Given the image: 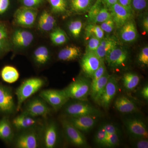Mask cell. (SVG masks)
<instances>
[{
  "label": "cell",
  "mask_w": 148,
  "mask_h": 148,
  "mask_svg": "<svg viewBox=\"0 0 148 148\" xmlns=\"http://www.w3.org/2000/svg\"><path fill=\"white\" fill-rule=\"evenodd\" d=\"M111 15L110 11L107 8L104 6L101 10L100 14H98L95 17V19L93 21V24H101L104 21L108 20L110 18Z\"/></svg>",
  "instance_id": "37"
},
{
  "label": "cell",
  "mask_w": 148,
  "mask_h": 148,
  "mask_svg": "<svg viewBox=\"0 0 148 148\" xmlns=\"http://www.w3.org/2000/svg\"><path fill=\"white\" fill-rule=\"evenodd\" d=\"M40 18H42L50 24H53L54 25L56 24V20L54 17L46 11L43 12L40 16Z\"/></svg>",
  "instance_id": "46"
},
{
  "label": "cell",
  "mask_w": 148,
  "mask_h": 148,
  "mask_svg": "<svg viewBox=\"0 0 148 148\" xmlns=\"http://www.w3.org/2000/svg\"><path fill=\"white\" fill-rule=\"evenodd\" d=\"M87 40L86 51H94L100 45L101 40L94 36H90L86 39Z\"/></svg>",
  "instance_id": "38"
},
{
  "label": "cell",
  "mask_w": 148,
  "mask_h": 148,
  "mask_svg": "<svg viewBox=\"0 0 148 148\" xmlns=\"http://www.w3.org/2000/svg\"><path fill=\"white\" fill-rule=\"evenodd\" d=\"M23 112L34 117H46L50 113V109L47 103L40 97L34 98L29 101L25 106Z\"/></svg>",
  "instance_id": "11"
},
{
  "label": "cell",
  "mask_w": 148,
  "mask_h": 148,
  "mask_svg": "<svg viewBox=\"0 0 148 148\" xmlns=\"http://www.w3.org/2000/svg\"><path fill=\"white\" fill-rule=\"evenodd\" d=\"M65 113L70 117L93 116L101 117L103 112L99 109L84 101L74 102L66 106Z\"/></svg>",
  "instance_id": "3"
},
{
  "label": "cell",
  "mask_w": 148,
  "mask_h": 148,
  "mask_svg": "<svg viewBox=\"0 0 148 148\" xmlns=\"http://www.w3.org/2000/svg\"><path fill=\"white\" fill-rule=\"evenodd\" d=\"M122 81L123 86L126 90L133 91L140 84V77L137 74L127 72L123 75Z\"/></svg>",
  "instance_id": "25"
},
{
  "label": "cell",
  "mask_w": 148,
  "mask_h": 148,
  "mask_svg": "<svg viewBox=\"0 0 148 148\" xmlns=\"http://www.w3.org/2000/svg\"><path fill=\"white\" fill-rule=\"evenodd\" d=\"M98 117L89 116L69 117L67 120L81 132H88L95 126Z\"/></svg>",
  "instance_id": "15"
},
{
  "label": "cell",
  "mask_w": 148,
  "mask_h": 148,
  "mask_svg": "<svg viewBox=\"0 0 148 148\" xmlns=\"http://www.w3.org/2000/svg\"><path fill=\"white\" fill-rule=\"evenodd\" d=\"M141 94L142 97L145 100L148 101V85L146 84L142 88L141 91Z\"/></svg>",
  "instance_id": "52"
},
{
  "label": "cell",
  "mask_w": 148,
  "mask_h": 148,
  "mask_svg": "<svg viewBox=\"0 0 148 148\" xmlns=\"http://www.w3.org/2000/svg\"><path fill=\"white\" fill-rule=\"evenodd\" d=\"M16 110L13 94L8 88L0 84V112L12 113Z\"/></svg>",
  "instance_id": "14"
},
{
  "label": "cell",
  "mask_w": 148,
  "mask_h": 148,
  "mask_svg": "<svg viewBox=\"0 0 148 148\" xmlns=\"http://www.w3.org/2000/svg\"><path fill=\"white\" fill-rule=\"evenodd\" d=\"M51 10L54 13L62 14L66 12L68 8L66 0H48Z\"/></svg>",
  "instance_id": "32"
},
{
  "label": "cell",
  "mask_w": 148,
  "mask_h": 148,
  "mask_svg": "<svg viewBox=\"0 0 148 148\" xmlns=\"http://www.w3.org/2000/svg\"><path fill=\"white\" fill-rule=\"evenodd\" d=\"M107 71V69H106V64H105V61H103L101 63V66L94 72V74L92 75V77L91 78V84H93L96 81L98 80L99 78H100L101 77L103 76Z\"/></svg>",
  "instance_id": "39"
},
{
  "label": "cell",
  "mask_w": 148,
  "mask_h": 148,
  "mask_svg": "<svg viewBox=\"0 0 148 148\" xmlns=\"http://www.w3.org/2000/svg\"><path fill=\"white\" fill-rule=\"evenodd\" d=\"M58 138L57 125L54 122H50L46 125L44 131V146L46 148L55 147L58 143Z\"/></svg>",
  "instance_id": "18"
},
{
  "label": "cell",
  "mask_w": 148,
  "mask_h": 148,
  "mask_svg": "<svg viewBox=\"0 0 148 148\" xmlns=\"http://www.w3.org/2000/svg\"><path fill=\"white\" fill-rule=\"evenodd\" d=\"M37 10L33 8L23 6L19 8L14 14V21L16 24L21 27H32L36 19Z\"/></svg>",
  "instance_id": "10"
},
{
  "label": "cell",
  "mask_w": 148,
  "mask_h": 148,
  "mask_svg": "<svg viewBox=\"0 0 148 148\" xmlns=\"http://www.w3.org/2000/svg\"><path fill=\"white\" fill-rule=\"evenodd\" d=\"M107 136L106 131L100 126L95 133L94 141L98 146L104 147Z\"/></svg>",
  "instance_id": "36"
},
{
  "label": "cell",
  "mask_w": 148,
  "mask_h": 148,
  "mask_svg": "<svg viewBox=\"0 0 148 148\" xmlns=\"http://www.w3.org/2000/svg\"><path fill=\"white\" fill-rule=\"evenodd\" d=\"M105 6L101 0H96L88 11L87 21L88 24H92L95 17L100 14L101 10Z\"/></svg>",
  "instance_id": "31"
},
{
  "label": "cell",
  "mask_w": 148,
  "mask_h": 148,
  "mask_svg": "<svg viewBox=\"0 0 148 148\" xmlns=\"http://www.w3.org/2000/svg\"><path fill=\"white\" fill-rule=\"evenodd\" d=\"M10 5L9 0H0V14L5 13Z\"/></svg>",
  "instance_id": "47"
},
{
  "label": "cell",
  "mask_w": 148,
  "mask_h": 148,
  "mask_svg": "<svg viewBox=\"0 0 148 148\" xmlns=\"http://www.w3.org/2000/svg\"><path fill=\"white\" fill-rule=\"evenodd\" d=\"M103 61H101L95 52L86 51L81 60V66L86 77L91 78Z\"/></svg>",
  "instance_id": "13"
},
{
  "label": "cell",
  "mask_w": 148,
  "mask_h": 148,
  "mask_svg": "<svg viewBox=\"0 0 148 148\" xmlns=\"http://www.w3.org/2000/svg\"><path fill=\"white\" fill-rule=\"evenodd\" d=\"M114 106L117 110L123 114L133 113L139 111L136 104L123 95H120L116 98Z\"/></svg>",
  "instance_id": "20"
},
{
  "label": "cell",
  "mask_w": 148,
  "mask_h": 148,
  "mask_svg": "<svg viewBox=\"0 0 148 148\" xmlns=\"http://www.w3.org/2000/svg\"><path fill=\"white\" fill-rule=\"evenodd\" d=\"M34 59L37 64L42 66L47 63L50 58L49 51L45 46H40L35 50Z\"/></svg>",
  "instance_id": "28"
},
{
  "label": "cell",
  "mask_w": 148,
  "mask_h": 148,
  "mask_svg": "<svg viewBox=\"0 0 148 148\" xmlns=\"http://www.w3.org/2000/svg\"><path fill=\"white\" fill-rule=\"evenodd\" d=\"M104 6L109 9L112 6L118 3V0H101Z\"/></svg>",
  "instance_id": "50"
},
{
  "label": "cell",
  "mask_w": 148,
  "mask_h": 148,
  "mask_svg": "<svg viewBox=\"0 0 148 148\" xmlns=\"http://www.w3.org/2000/svg\"><path fill=\"white\" fill-rule=\"evenodd\" d=\"M106 133L109 135L113 134H120V131L118 127L112 123H103L101 125Z\"/></svg>",
  "instance_id": "42"
},
{
  "label": "cell",
  "mask_w": 148,
  "mask_h": 148,
  "mask_svg": "<svg viewBox=\"0 0 148 148\" xmlns=\"http://www.w3.org/2000/svg\"><path fill=\"white\" fill-rule=\"evenodd\" d=\"M83 24L79 19L71 21L68 26L69 32L74 38H77L79 37L82 31Z\"/></svg>",
  "instance_id": "33"
},
{
  "label": "cell",
  "mask_w": 148,
  "mask_h": 148,
  "mask_svg": "<svg viewBox=\"0 0 148 148\" xmlns=\"http://www.w3.org/2000/svg\"><path fill=\"white\" fill-rule=\"evenodd\" d=\"M120 134H113L109 135L107 134V138L104 147H114L119 145Z\"/></svg>",
  "instance_id": "34"
},
{
  "label": "cell",
  "mask_w": 148,
  "mask_h": 148,
  "mask_svg": "<svg viewBox=\"0 0 148 148\" xmlns=\"http://www.w3.org/2000/svg\"><path fill=\"white\" fill-rule=\"evenodd\" d=\"M91 85V81L88 79L81 77L71 83L63 90L70 99L85 101L90 95Z\"/></svg>",
  "instance_id": "2"
},
{
  "label": "cell",
  "mask_w": 148,
  "mask_h": 148,
  "mask_svg": "<svg viewBox=\"0 0 148 148\" xmlns=\"http://www.w3.org/2000/svg\"><path fill=\"white\" fill-rule=\"evenodd\" d=\"M100 27L105 33L110 34L115 28L114 22L112 17L100 24Z\"/></svg>",
  "instance_id": "41"
},
{
  "label": "cell",
  "mask_w": 148,
  "mask_h": 148,
  "mask_svg": "<svg viewBox=\"0 0 148 148\" xmlns=\"http://www.w3.org/2000/svg\"><path fill=\"white\" fill-rule=\"evenodd\" d=\"M34 39V35L31 32L26 30L18 29L13 33L12 41L15 46L24 48L30 45Z\"/></svg>",
  "instance_id": "22"
},
{
  "label": "cell",
  "mask_w": 148,
  "mask_h": 148,
  "mask_svg": "<svg viewBox=\"0 0 148 148\" xmlns=\"http://www.w3.org/2000/svg\"><path fill=\"white\" fill-rule=\"evenodd\" d=\"M124 124L132 139H148L147 126L143 120L138 118H128L124 120Z\"/></svg>",
  "instance_id": "6"
},
{
  "label": "cell",
  "mask_w": 148,
  "mask_h": 148,
  "mask_svg": "<svg viewBox=\"0 0 148 148\" xmlns=\"http://www.w3.org/2000/svg\"><path fill=\"white\" fill-rule=\"evenodd\" d=\"M118 89L119 82L117 77L115 75H111L99 100L98 105L103 107L105 110H108L115 97Z\"/></svg>",
  "instance_id": "8"
},
{
  "label": "cell",
  "mask_w": 148,
  "mask_h": 148,
  "mask_svg": "<svg viewBox=\"0 0 148 148\" xmlns=\"http://www.w3.org/2000/svg\"><path fill=\"white\" fill-rule=\"evenodd\" d=\"M38 26L39 28L42 31H44V32H49L53 29L55 25L50 24L39 17L38 22Z\"/></svg>",
  "instance_id": "43"
},
{
  "label": "cell",
  "mask_w": 148,
  "mask_h": 148,
  "mask_svg": "<svg viewBox=\"0 0 148 148\" xmlns=\"http://www.w3.org/2000/svg\"><path fill=\"white\" fill-rule=\"evenodd\" d=\"M118 3L126 8L133 11L131 7V0H118Z\"/></svg>",
  "instance_id": "49"
},
{
  "label": "cell",
  "mask_w": 148,
  "mask_h": 148,
  "mask_svg": "<svg viewBox=\"0 0 148 148\" xmlns=\"http://www.w3.org/2000/svg\"><path fill=\"white\" fill-rule=\"evenodd\" d=\"M12 124L8 119L0 120V139L9 143L13 140L14 134Z\"/></svg>",
  "instance_id": "24"
},
{
  "label": "cell",
  "mask_w": 148,
  "mask_h": 148,
  "mask_svg": "<svg viewBox=\"0 0 148 148\" xmlns=\"http://www.w3.org/2000/svg\"><path fill=\"white\" fill-rule=\"evenodd\" d=\"M118 45L117 40L114 36L104 37L94 52L101 61H105L107 54Z\"/></svg>",
  "instance_id": "19"
},
{
  "label": "cell",
  "mask_w": 148,
  "mask_h": 148,
  "mask_svg": "<svg viewBox=\"0 0 148 148\" xmlns=\"http://www.w3.org/2000/svg\"><path fill=\"white\" fill-rule=\"evenodd\" d=\"M50 39L53 44L61 45L68 41V37L66 32L59 28H56L51 33Z\"/></svg>",
  "instance_id": "29"
},
{
  "label": "cell",
  "mask_w": 148,
  "mask_h": 148,
  "mask_svg": "<svg viewBox=\"0 0 148 148\" xmlns=\"http://www.w3.org/2000/svg\"><path fill=\"white\" fill-rule=\"evenodd\" d=\"M39 95L55 110L61 108L70 100L63 90L45 89L41 91Z\"/></svg>",
  "instance_id": "5"
},
{
  "label": "cell",
  "mask_w": 148,
  "mask_h": 148,
  "mask_svg": "<svg viewBox=\"0 0 148 148\" xmlns=\"http://www.w3.org/2000/svg\"><path fill=\"white\" fill-rule=\"evenodd\" d=\"M32 129L23 130L15 141L17 148H37L39 145V138L36 132Z\"/></svg>",
  "instance_id": "12"
},
{
  "label": "cell",
  "mask_w": 148,
  "mask_h": 148,
  "mask_svg": "<svg viewBox=\"0 0 148 148\" xmlns=\"http://www.w3.org/2000/svg\"><path fill=\"white\" fill-rule=\"evenodd\" d=\"M7 32L5 27L0 24V40L7 39Z\"/></svg>",
  "instance_id": "51"
},
{
  "label": "cell",
  "mask_w": 148,
  "mask_h": 148,
  "mask_svg": "<svg viewBox=\"0 0 148 148\" xmlns=\"http://www.w3.org/2000/svg\"><path fill=\"white\" fill-rule=\"evenodd\" d=\"M39 123L36 118L29 115L23 112L14 118L12 121V125L18 130L32 129Z\"/></svg>",
  "instance_id": "17"
},
{
  "label": "cell",
  "mask_w": 148,
  "mask_h": 148,
  "mask_svg": "<svg viewBox=\"0 0 148 148\" xmlns=\"http://www.w3.org/2000/svg\"><path fill=\"white\" fill-rule=\"evenodd\" d=\"M45 84V81L41 78H30L24 80L15 92L17 100L16 110L19 111L24 101L38 92Z\"/></svg>",
  "instance_id": "1"
},
{
  "label": "cell",
  "mask_w": 148,
  "mask_h": 148,
  "mask_svg": "<svg viewBox=\"0 0 148 148\" xmlns=\"http://www.w3.org/2000/svg\"><path fill=\"white\" fill-rule=\"evenodd\" d=\"M134 140V146L137 148H148V139L140 138V139H133Z\"/></svg>",
  "instance_id": "45"
},
{
  "label": "cell",
  "mask_w": 148,
  "mask_h": 148,
  "mask_svg": "<svg viewBox=\"0 0 148 148\" xmlns=\"http://www.w3.org/2000/svg\"><path fill=\"white\" fill-rule=\"evenodd\" d=\"M94 36L100 40L105 37V32L98 24H89L85 28L86 38Z\"/></svg>",
  "instance_id": "30"
},
{
  "label": "cell",
  "mask_w": 148,
  "mask_h": 148,
  "mask_svg": "<svg viewBox=\"0 0 148 148\" xmlns=\"http://www.w3.org/2000/svg\"><path fill=\"white\" fill-rule=\"evenodd\" d=\"M138 63L143 66H147L148 65V47L146 46L143 47L138 56Z\"/></svg>",
  "instance_id": "40"
},
{
  "label": "cell",
  "mask_w": 148,
  "mask_h": 148,
  "mask_svg": "<svg viewBox=\"0 0 148 148\" xmlns=\"http://www.w3.org/2000/svg\"><path fill=\"white\" fill-rule=\"evenodd\" d=\"M8 43L6 39L0 40V53L5 50L7 47Z\"/></svg>",
  "instance_id": "53"
},
{
  "label": "cell",
  "mask_w": 148,
  "mask_h": 148,
  "mask_svg": "<svg viewBox=\"0 0 148 148\" xmlns=\"http://www.w3.org/2000/svg\"><path fill=\"white\" fill-rule=\"evenodd\" d=\"M21 1L24 6L34 8L42 4L44 0H21Z\"/></svg>",
  "instance_id": "44"
},
{
  "label": "cell",
  "mask_w": 148,
  "mask_h": 148,
  "mask_svg": "<svg viewBox=\"0 0 148 148\" xmlns=\"http://www.w3.org/2000/svg\"><path fill=\"white\" fill-rule=\"evenodd\" d=\"M129 58L128 51L117 46L107 54L105 61L111 69L118 70L127 66Z\"/></svg>",
  "instance_id": "4"
},
{
  "label": "cell",
  "mask_w": 148,
  "mask_h": 148,
  "mask_svg": "<svg viewBox=\"0 0 148 148\" xmlns=\"http://www.w3.org/2000/svg\"><path fill=\"white\" fill-rule=\"evenodd\" d=\"M94 3L93 0H71V7L75 12L85 13L88 12Z\"/></svg>",
  "instance_id": "27"
},
{
  "label": "cell",
  "mask_w": 148,
  "mask_h": 148,
  "mask_svg": "<svg viewBox=\"0 0 148 148\" xmlns=\"http://www.w3.org/2000/svg\"><path fill=\"white\" fill-rule=\"evenodd\" d=\"M110 75L106 71L105 74L93 84L91 85L90 95L95 103L98 104Z\"/></svg>",
  "instance_id": "21"
},
{
  "label": "cell",
  "mask_w": 148,
  "mask_h": 148,
  "mask_svg": "<svg viewBox=\"0 0 148 148\" xmlns=\"http://www.w3.org/2000/svg\"><path fill=\"white\" fill-rule=\"evenodd\" d=\"M116 28L119 29L127 21L133 18L134 12L117 3L109 9Z\"/></svg>",
  "instance_id": "9"
},
{
  "label": "cell",
  "mask_w": 148,
  "mask_h": 148,
  "mask_svg": "<svg viewBox=\"0 0 148 148\" xmlns=\"http://www.w3.org/2000/svg\"><path fill=\"white\" fill-rule=\"evenodd\" d=\"M142 27L144 32L146 34L148 32V16L147 14L144 16L142 21Z\"/></svg>",
  "instance_id": "48"
},
{
  "label": "cell",
  "mask_w": 148,
  "mask_h": 148,
  "mask_svg": "<svg viewBox=\"0 0 148 148\" xmlns=\"http://www.w3.org/2000/svg\"><path fill=\"white\" fill-rule=\"evenodd\" d=\"M1 77L4 81L12 84L16 82L19 77L17 69L13 66H5L1 72Z\"/></svg>",
  "instance_id": "26"
},
{
  "label": "cell",
  "mask_w": 148,
  "mask_h": 148,
  "mask_svg": "<svg viewBox=\"0 0 148 148\" xmlns=\"http://www.w3.org/2000/svg\"><path fill=\"white\" fill-rule=\"evenodd\" d=\"M80 49L76 46L66 47L60 51L58 54V59L63 61L75 60L81 55Z\"/></svg>",
  "instance_id": "23"
},
{
  "label": "cell",
  "mask_w": 148,
  "mask_h": 148,
  "mask_svg": "<svg viewBox=\"0 0 148 148\" xmlns=\"http://www.w3.org/2000/svg\"><path fill=\"white\" fill-rule=\"evenodd\" d=\"M119 29V36L123 42H133L138 39V30L133 18L126 22Z\"/></svg>",
  "instance_id": "16"
},
{
  "label": "cell",
  "mask_w": 148,
  "mask_h": 148,
  "mask_svg": "<svg viewBox=\"0 0 148 148\" xmlns=\"http://www.w3.org/2000/svg\"><path fill=\"white\" fill-rule=\"evenodd\" d=\"M62 125L66 138L71 144L80 147H88V144L84 135L67 120H63Z\"/></svg>",
  "instance_id": "7"
},
{
  "label": "cell",
  "mask_w": 148,
  "mask_h": 148,
  "mask_svg": "<svg viewBox=\"0 0 148 148\" xmlns=\"http://www.w3.org/2000/svg\"><path fill=\"white\" fill-rule=\"evenodd\" d=\"M147 6V0H131V7L134 12H143Z\"/></svg>",
  "instance_id": "35"
}]
</instances>
